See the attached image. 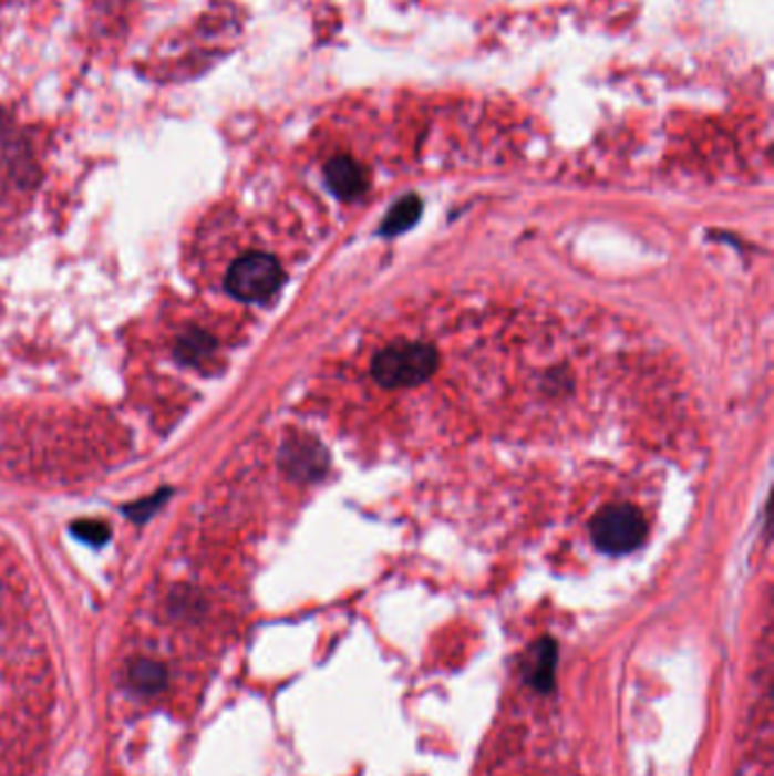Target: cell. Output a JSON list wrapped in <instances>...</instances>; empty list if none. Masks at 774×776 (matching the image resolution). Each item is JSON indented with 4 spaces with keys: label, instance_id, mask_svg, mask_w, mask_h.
I'll use <instances>...</instances> for the list:
<instances>
[{
    "label": "cell",
    "instance_id": "cell-1",
    "mask_svg": "<svg viewBox=\"0 0 774 776\" xmlns=\"http://www.w3.org/2000/svg\"><path fill=\"white\" fill-rule=\"evenodd\" d=\"M438 366L436 350L427 343L404 341L384 348L373 359V377L386 389H412L430 380Z\"/></svg>",
    "mask_w": 774,
    "mask_h": 776
},
{
    "label": "cell",
    "instance_id": "cell-2",
    "mask_svg": "<svg viewBox=\"0 0 774 776\" xmlns=\"http://www.w3.org/2000/svg\"><path fill=\"white\" fill-rule=\"evenodd\" d=\"M285 282L280 261L264 252H250L239 257L227 270V291L244 302H259L270 298Z\"/></svg>",
    "mask_w": 774,
    "mask_h": 776
},
{
    "label": "cell",
    "instance_id": "cell-3",
    "mask_svg": "<svg viewBox=\"0 0 774 776\" xmlns=\"http://www.w3.org/2000/svg\"><path fill=\"white\" fill-rule=\"evenodd\" d=\"M590 531H594V540L602 552L625 555L646 540L648 525L639 509L629 505H613L596 516Z\"/></svg>",
    "mask_w": 774,
    "mask_h": 776
},
{
    "label": "cell",
    "instance_id": "cell-4",
    "mask_svg": "<svg viewBox=\"0 0 774 776\" xmlns=\"http://www.w3.org/2000/svg\"><path fill=\"white\" fill-rule=\"evenodd\" d=\"M326 182L334 196L343 200H352L361 196L369 187V173L363 170L352 157H334L326 166Z\"/></svg>",
    "mask_w": 774,
    "mask_h": 776
},
{
    "label": "cell",
    "instance_id": "cell-5",
    "mask_svg": "<svg viewBox=\"0 0 774 776\" xmlns=\"http://www.w3.org/2000/svg\"><path fill=\"white\" fill-rule=\"evenodd\" d=\"M421 216V200L416 196H406L400 203H395V207L386 214L384 223H382V232L384 235H400L404 230H409Z\"/></svg>",
    "mask_w": 774,
    "mask_h": 776
},
{
    "label": "cell",
    "instance_id": "cell-6",
    "mask_svg": "<svg viewBox=\"0 0 774 776\" xmlns=\"http://www.w3.org/2000/svg\"><path fill=\"white\" fill-rule=\"evenodd\" d=\"M209 348H211V339L205 332H192L187 337H182L177 345V354L185 361H198L203 354H207Z\"/></svg>",
    "mask_w": 774,
    "mask_h": 776
},
{
    "label": "cell",
    "instance_id": "cell-7",
    "mask_svg": "<svg viewBox=\"0 0 774 776\" xmlns=\"http://www.w3.org/2000/svg\"><path fill=\"white\" fill-rule=\"evenodd\" d=\"M71 529L80 540H84L89 545H103L110 538V529L99 520H80Z\"/></svg>",
    "mask_w": 774,
    "mask_h": 776
},
{
    "label": "cell",
    "instance_id": "cell-8",
    "mask_svg": "<svg viewBox=\"0 0 774 776\" xmlns=\"http://www.w3.org/2000/svg\"><path fill=\"white\" fill-rule=\"evenodd\" d=\"M132 679H134L136 686L148 691V689H157L159 686V683L164 681V672H162V668H157V665H153L148 661H142V663H136L132 668Z\"/></svg>",
    "mask_w": 774,
    "mask_h": 776
},
{
    "label": "cell",
    "instance_id": "cell-9",
    "mask_svg": "<svg viewBox=\"0 0 774 776\" xmlns=\"http://www.w3.org/2000/svg\"><path fill=\"white\" fill-rule=\"evenodd\" d=\"M162 501H164V493L140 501V505L127 507V514H130V518H134V520H146V518H151V514L162 505Z\"/></svg>",
    "mask_w": 774,
    "mask_h": 776
}]
</instances>
